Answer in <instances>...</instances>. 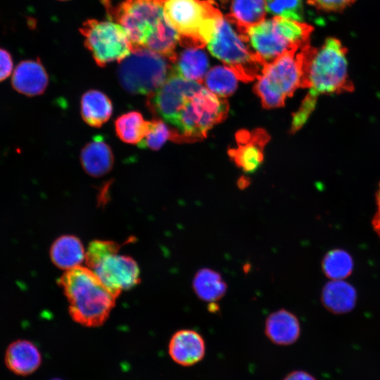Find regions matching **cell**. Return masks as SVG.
Here are the masks:
<instances>
[{"instance_id":"1","label":"cell","mask_w":380,"mask_h":380,"mask_svg":"<svg viewBox=\"0 0 380 380\" xmlns=\"http://www.w3.org/2000/svg\"><path fill=\"white\" fill-rule=\"evenodd\" d=\"M113 18L125 30L133 49L144 48L175 63L179 36L167 20L160 0H124L108 6Z\"/></svg>"},{"instance_id":"2","label":"cell","mask_w":380,"mask_h":380,"mask_svg":"<svg viewBox=\"0 0 380 380\" xmlns=\"http://www.w3.org/2000/svg\"><path fill=\"white\" fill-rule=\"evenodd\" d=\"M69 305L72 319L81 325H102L115 306L116 296L88 267L65 271L58 280Z\"/></svg>"},{"instance_id":"3","label":"cell","mask_w":380,"mask_h":380,"mask_svg":"<svg viewBox=\"0 0 380 380\" xmlns=\"http://www.w3.org/2000/svg\"><path fill=\"white\" fill-rule=\"evenodd\" d=\"M314 47L310 43L267 63L254 90L266 108L281 107L298 88H307V72Z\"/></svg>"},{"instance_id":"4","label":"cell","mask_w":380,"mask_h":380,"mask_svg":"<svg viewBox=\"0 0 380 380\" xmlns=\"http://www.w3.org/2000/svg\"><path fill=\"white\" fill-rule=\"evenodd\" d=\"M164 15L184 48L203 49L224 16L213 0H160Z\"/></svg>"},{"instance_id":"5","label":"cell","mask_w":380,"mask_h":380,"mask_svg":"<svg viewBox=\"0 0 380 380\" xmlns=\"http://www.w3.org/2000/svg\"><path fill=\"white\" fill-rule=\"evenodd\" d=\"M308 94L317 99L321 94L351 92L354 85L348 72L346 49L336 38H328L319 49L314 48L307 72Z\"/></svg>"},{"instance_id":"6","label":"cell","mask_w":380,"mask_h":380,"mask_svg":"<svg viewBox=\"0 0 380 380\" xmlns=\"http://www.w3.org/2000/svg\"><path fill=\"white\" fill-rule=\"evenodd\" d=\"M313 27L301 21L274 16L248 29L252 49L268 63L284 53L310 43Z\"/></svg>"},{"instance_id":"7","label":"cell","mask_w":380,"mask_h":380,"mask_svg":"<svg viewBox=\"0 0 380 380\" xmlns=\"http://www.w3.org/2000/svg\"><path fill=\"white\" fill-rule=\"evenodd\" d=\"M229 105L207 88L202 87L186 101L172 129V141L190 142L205 137L208 132L226 118Z\"/></svg>"},{"instance_id":"8","label":"cell","mask_w":380,"mask_h":380,"mask_svg":"<svg viewBox=\"0 0 380 380\" xmlns=\"http://www.w3.org/2000/svg\"><path fill=\"white\" fill-rule=\"evenodd\" d=\"M207 46L210 53L222 61L243 82L258 79L267 65L252 49L248 39L224 17Z\"/></svg>"},{"instance_id":"9","label":"cell","mask_w":380,"mask_h":380,"mask_svg":"<svg viewBox=\"0 0 380 380\" xmlns=\"http://www.w3.org/2000/svg\"><path fill=\"white\" fill-rule=\"evenodd\" d=\"M175 62L151 50L137 48L120 62L118 77L122 88L132 94H151L174 71Z\"/></svg>"},{"instance_id":"10","label":"cell","mask_w":380,"mask_h":380,"mask_svg":"<svg viewBox=\"0 0 380 380\" xmlns=\"http://www.w3.org/2000/svg\"><path fill=\"white\" fill-rule=\"evenodd\" d=\"M80 32L84 44L98 65L120 62L133 50L132 44L124 28L111 20H87Z\"/></svg>"},{"instance_id":"11","label":"cell","mask_w":380,"mask_h":380,"mask_svg":"<svg viewBox=\"0 0 380 380\" xmlns=\"http://www.w3.org/2000/svg\"><path fill=\"white\" fill-rule=\"evenodd\" d=\"M202 87L174 70L162 86L148 95L147 106L152 113L174 125L186 101Z\"/></svg>"},{"instance_id":"12","label":"cell","mask_w":380,"mask_h":380,"mask_svg":"<svg viewBox=\"0 0 380 380\" xmlns=\"http://www.w3.org/2000/svg\"><path fill=\"white\" fill-rule=\"evenodd\" d=\"M90 269L116 297L140 281L137 262L128 255L119 254V251L104 255Z\"/></svg>"},{"instance_id":"13","label":"cell","mask_w":380,"mask_h":380,"mask_svg":"<svg viewBox=\"0 0 380 380\" xmlns=\"http://www.w3.org/2000/svg\"><path fill=\"white\" fill-rule=\"evenodd\" d=\"M237 146L229 150L234 163L246 173H253L263 161V150L270 139L267 132L257 129L240 130L236 134Z\"/></svg>"},{"instance_id":"14","label":"cell","mask_w":380,"mask_h":380,"mask_svg":"<svg viewBox=\"0 0 380 380\" xmlns=\"http://www.w3.org/2000/svg\"><path fill=\"white\" fill-rule=\"evenodd\" d=\"M170 356L179 365L191 366L201 361L205 353L203 336L193 329L176 331L168 345Z\"/></svg>"},{"instance_id":"15","label":"cell","mask_w":380,"mask_h":380,"mask_svg":"<svg viewBox=\"0 0 380 380\" xmlns=\"http://www.w3.org/2000/svg\"><path fill=\"white\" fill-rule=\"evenodd\" d=\"M47 72L39 60H25L15 68L11 83L17 91L26 96L42 94L48 85Z\"/></svg>"},{"instance_id":"16","label":"cell","mask_w":380,"mask_h":380,"mask_svg":"<svg viewBox=\"0 0 380 380\" xmlns=\"http://www.w3.org/2000/svg\"><path fill=\"white\" fill-rule=\"evenodd\" d=\"M4 362L7 368L14 374L27 376L39 367L42 355L38 348L30 341L17 339L8 346Z\"/></svg>"},{"instance_id":"17","label":"cell","mask_w":380,"mask_h":380,"mask_svg":"<svg viewBox=\"0 0 380 380\" xmlns=\"http://www.w3.org/2000/svg\"><path fill=\"white\" fill-rule=\"evenodd\" d=\"M265 333L274 343L288 346L295 343L300 334L298 317L286 309L272 312L265 322Z\"/></svg>"},{"instance_id":"18","label":"cell","mask_w":380,"mask_h":380,"mask_svg":"<svg viewBox=\"0 0 380 380\" xmlns=\"http://www.w3.org/2000/svg\"><path fill=\"white\" fill-rule=\"evenodd\" d=\"M267 11L265 0H232L231 12L224 18L248 39V29L263 22Z\"/></svg>"},{"instance_id":"19","label":"cell","mask_w":380,"mask_h":380,"mask_svg":"<svg viewBox=\"0 0 380 380\" xmlns=\"http://www.w3.org/2000/svg\"><path fill=\"white\" fill-rule=\"evenodd\" d=\"M355 288L345 280H330L322 289L321 301L333 314L342 315L353 310L357 303Z\"/></svg>"},{"instance_id":"20","label":"cell","mask_w":380,"mask_h":380,"mask_svg":"<svg viewBox=\"0 0 380 380\" xmlns=\"http://www.w3.org/2000/svg\"><path fill=\"white\" fill-rule=\"evenodd\" d=\"M81 162L87 173L93 177H101L113 167V152L101 136H96L82 148Z\"/></svg>"},{"instance_id":"21","label":"cell","mask_w":380,"mask_h":380,"mask_svg":"<svg viewBox=\"0 0 380 380\" xmlns=\"http://www.w3.org/2000/svg\"><path fill=\"white\" fill-rule=\"evenodd\" d=\"M85 254L82 241L73 235L58 237L49 250V256L53 264L65 271L80 266L85 260Z\"/></svg>"},{"instance_id":"22","label":"cell","mask_w":380,"mask_h":380,"mask_svg":"<svg viewBox=\"0 0 380 380\" xmlns=\"http://www.w3.org/2000/svg\"><path fill=\"white\" fill-rule=\"evenodd\" d=\"M112 113V102L102 91L92 89L82 95L81 114L88 125L99 127L109 120Z\"/></svg>"},{"instance_id":"23","label":"cell","mask_w":380,"mask_h":380,"mask_svg":"<svg viewBox=\"0 0 380 380\" xmlns=\"http://www.w3.org/2000/svg\"><path fill=\"white\" fill-rule=\"evenodd\" d=\"M209 66L206 53L201 49L186 48L179 55L174 65V70L181 77L202 83Z\"/></svg>"},{"instance_id":"24","label":"cell","mask_w":380,"mask_h":380,"mask_svg":"<svg viewBox=\"0 0 380 380\" xmlns=\"http://www.w3.org/2000/svg\"><path fill=\"white\" fill-rule=\"evenodd\" d=\"M192 287L195 294L201 300L215 303L226 293L227 284L222 275L210 268L200 269L194 275Z\"/></svg>"},{"instance_id":"25","label":"cell","mask_w":380,"mask_h":380,"mask_svg":"<svg viewBox=\"0 0 380 380\" xmlns=\"http://www.w3.org/2000/svg\"><path fill=\"white\" fill-rule=\"evenodd\" d=\"M147 127L142 115L138 111H130L119 116L115 122L118 137L124 142L139 144L143 139Z\"/></svg>"},{"instance_id":"26","label":"cell","mask_w":380,"mask_h":380,"mask_svg":"<svg viewBox=\"0 0 380 380\" xmlns=\"http://www.w3.org/2000/svg\"><path fill=\"white\" fill-rule=\"evenodd\" d=\"M353 267L351 255L341 248L328 251L322 261V271L330 280H344L352 274Z\"/></svg>"},{"instance_id":"27","label":"cell","mask_w":380,"mask_h":380,"mask_svg":"<svg viewBox=\"0 0 380 380\" xmlns=\"http://www.w3.org/2000/svg\"><path fill=\"white\" fill-rule=\"evenodd\" d=\"M207 89L215 95L224 98L232 95L237 87V77L227 66H215L205 76Z\"/></svg>"},{"instance_id":"28","label":"cell","mask_w":380,"mask_h":380,"mask_svg":"<svg viewBox=\"0 0 380 380\" xmlns=\"http://www.w3.org/2000/svg\"><path fill=\"white\" fill-rule=\"evenodd\" d=\"M172 139V129L160 119L147 121L145 135L138 144L140 148H150L153 151L160 149L167 141Z\"/></svg>"},{"instance_id":"29","label":"cell","mask_w":380,"mask_h":380,"mask_svg":"<svg viewBox=\"0 0 380 380\" xmlns=\"http://www.w3.org/2000/svg\"><path fill=\"white\" fill-rule=\"evenodd\" d=\"M267 11L274 16L301 21L303 19L302 0H265Z\"/></svg>"},{"instance_id":"30","label":"cell","mask_w":380,"mask_h":380,"mask_svg":"<svg viewBox=\"0 0 380 380\" xmlns=\"http://www.w3.org/2000/svg\"><path fill=\"white\" fill-rule=\"evenodd\" d=\"M317 98L308 93L303 100L300 106L293 116L291 126V133H295L305 124L315 108Z\"/></svg>"},{"instance_id":"31","label":"cell","mask_w":380,"mask_h":380,"mask_svg":"<svg viewBox=\"0 0 380 380\" xmlns=\"http://www.w3.org/2000/svg\"><path fill=\"white\" fill-rule=\"evenodd\" d=\"M355 0H308V2L319 10L338 11L351 5Z\"/></svg>"},{"instance_id":"32","label":"cell","mask_w":380,"mask_h":380,"mask_svg":"<svg viewBox=\"0 0 380 380\" xmlns=\"http://www.w3.org/2000/svg\"><path fill=\"white\" fill-rule=\"evenodd\" d=\"M13 63L11 53L0 48V82L7 79L12 73Z\"/></svg>"},{"instance_id":"33","label":"cell","mask_w":380,"mask_h":380,"mask_svg":"<svg viewBox=\"0 0 380 380\" xmlns=\"http://www.w3.org/2000/svg\"><path fill=\"white\" fill-rule=\"evenodd\" d=\"M376 210L372 220L374 231L380 239V183L375 194Z\"/></svg>"},{"instance_id":"34","label":"cell","mask_w":380,"mask_h":380,"mask_svg":"<svg viewBox=\"0 0 380 380\" xmlns=\"http://www.w3.org/2000/svg\"><path fill=\"white\" fill-rule=\"evenodd\" d=\"M283 380H316L309 373L304 371H293L285 376Z\"/></svg>"},{"instance_id":"35","label":"cell","mask_w":380,"mask_h":380,"mask_svg":"<svg viewBox=\"0 0 380 380\" xmlns=\"http://www.w3.org/2000/svg\"><path fill=\"white\" fill-rule=\"evenodd\" d=\"M51 380H62V379L56 378V379H51Z\"/></svg>"},{"instance_id":"36","label":"cell","mask_w":380,"mask_h":380,"mask_svg":"<svg viewBox=\"0 0 380 380\" xmlns=\"http://www.w3.org/2000/svg\"><path fill=\"white\" fill-rule=\"evenodd\" d=\"M60 1H66V0H60Z\"/></svg>"}]
</instances>
